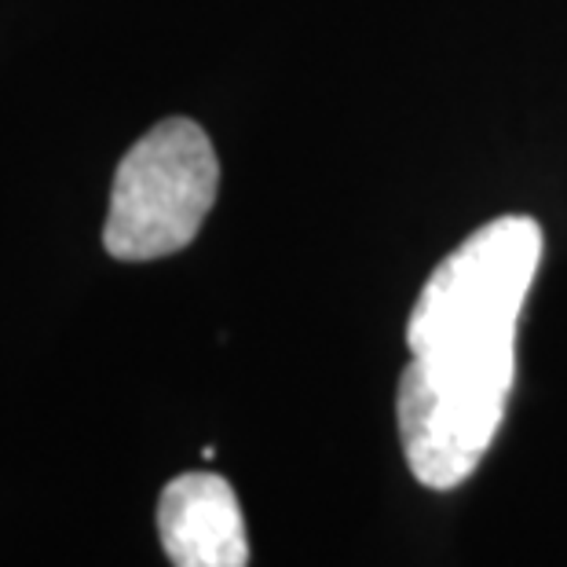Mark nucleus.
Returning a JSON list of instances; mask_svg holds the SVG:
<instances>
[{
  "label": "nucleus",
  "instance_id": "7ed1b4c3",
  "mask_svg": "<svg viewBox=\"0 0 567 567\" xmlns=\"http://www.w3.org/2000/svg\"><path fill=\"white\" fill-rule=\"evenodd\" d=\"M158 535L173 567H246V520L231 484L216 473H184L162 491Z\"/></svg>",
  "mask_w": 567,
  "mask_h": 567
},
{
  "label": "nucleus",
  "instance_id": "f03ea898",
  "mask_svg": "<svg viewBox=\"0 0 567 567\" xmlns=\"http://www.w3.org/2000/svg\"><path fill=\"white\" fill-rule=\"evenodd\" d=\"M220 190V162L205 128L165 117L114 173L103 246L114 260H158L198 238Z\"/></svg>",
  "mask_w": 567,
  "mask_h": 567
},
{
  "label": "nucleus",
  "instance_id": "f257e3e1",
  "mask_svg": "<svg viewBox=\"0 0 567 567\" xmlns=\"http://www.w3.org/2000/svg\"><path fill=\"white\" fill-rule=\"evenodd\" d=\"M542 264V227L498 216L421 286L406 322L410 367L395 421L410 473L432 491L465 484L502 429L516 373V322Z\"/></svg>",
  "mask_w": 567,
  "mask_h": 567
}]
</instances>
